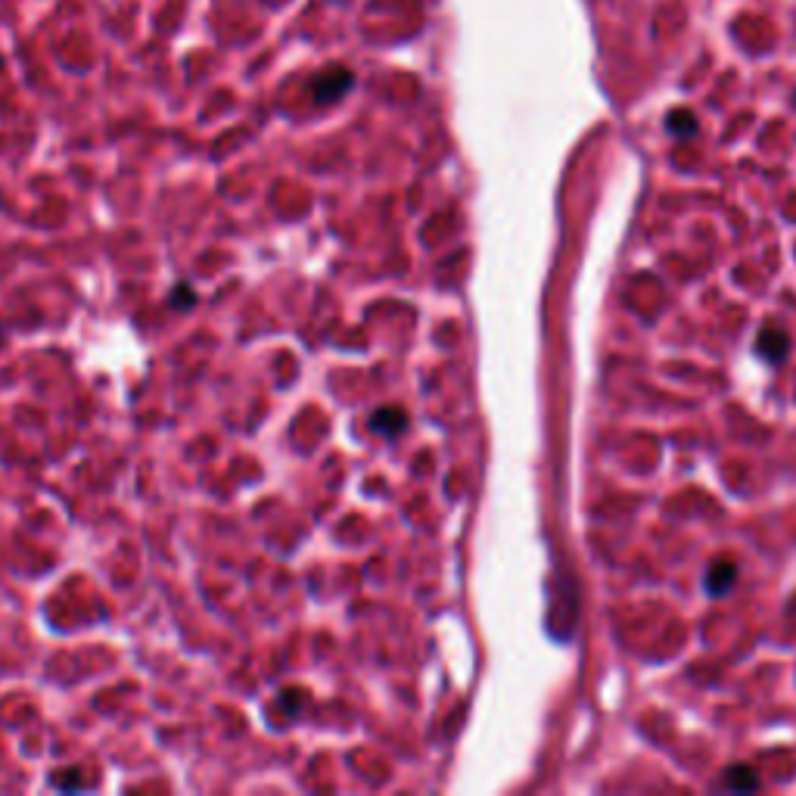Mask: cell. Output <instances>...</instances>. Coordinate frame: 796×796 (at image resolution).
Returning a JSON list of instances; mask_svg holds the SVG:
<instances>
[{
	"label": "cell",
	"mask_w": 796,
	"mask_h": 796,
	"mask_svg": "<svg viewBox=\"0 0 796 796\" xmlns=\"http://www.w3.org/2000/svg\"><path fill=\"white\" fill-rule=\"evenodd\" d=\"M352 88H355V75L346 66H327L311 81V97H315L318 106H330L336 100H343Z\"/></svg>",
	"instance_id": "obj_1"
},
{
	"label": "cell",
	"mask_w": 796,
	"mask_h": 796,
	"mask_svg": "<svg viewBox=\"0 0 796 796\" xmlns=\"http://www.w3.org/2000/svg\"><path fill=\"white\" fill-rule=\"evenodd\" d=\"M737 582V563L728 557H719L716 563H709L706 579H703V591L709 597H725Z\"/></svg>",
	"instance_id": "obj_2"
},
{
	"label": "cell",
	"mask_w": 796,
	"mask_h": 796,
	"mask_svg": "<svg viewBox=\"0 0 796 796\" xmlns=\"http://www.w3.org/2000/svg\"><path fill=\"white\" fill-rule=\"evenodd\" d=\"M756 352H759V358H765L769 364H781L790 355V336L784 330H778V327H765L756 336Z\"/></svg>",
	"instance_id": "obj_3"
},
{
	"label": "cell",
	"mask_w": 796,
	"mask_h": 796,
	"mask_svg": "<svg viewBox=\"0 0 796 796\" xmlns=\"http://www.w3.org/2000/svg\"><path fill=\"white\" fill-rule=\"evenodd\" d=\"M367 426H371V433L377 436H386V439H395V436H402L405 433V426H408V417L402 408H380L371 414V420H367Z\"/></svg>",
	"instance_id": "obj_4"
},
{
	"label": "cell",
	"mask_w": 796,
	"mask_h": 796,
	"mask_svg": "<svg viewBox=\"0 0 796 796\" xmlns=\"http://www.w3.org/2000/svg\"><path fill=\"white\" fill-rule=\"evenodd\" d=\"M722 787L734 790V793H750L759 787V778L750 765H731V769H725V775H722Z\"/></svg>",
	"instance_id": "obj_5"
},
{
	"label": "cell",
	"mask_w": 796,
	"mask_h": 796,
	"mask_svg": "<svg viewBox=\"0 0 796 796\" xmlns=\"http://www.w3.org/2000/svg\"><path fill=\"white\" fill-rule=\"evenodd\" d=\"M697 128H700V125H697V116H694L691 109H672L669 116H666V131H669L672 137H681V140H685V137H694Z\"/></svg>",
	"instance_id": "obj_6"
},
{
	"label": "cell",
	"mask_w": 796,
	"mask_h": 796,
	"mask_svg": "<svg viewBox=\"0 0 796 796\" xmlns=\"http://www.w3.org/2000/svg\"><path fill=\"white\" fill-rule=\"evenodd\" d=\"M50 787L53 790H84V778H81V769H60L53 778H50Z\"/></svg>",
	"instance_id": "obj_7"
},
{
	"label": "cell",
	"mask_w": 796,
	"mask_h": 796,
	"mask_svg": "<svg viewBox=\"0 0 796 796\" xmlns=\"http://www.w3.org/2000/svg\"><path fill=\"white\" fill-rule=\"evenodd\" d=\"M172 308H178V311H190L193 305H196V293H193V287L190 283H178V287L172 290Z\"/></svg>",
	"instance_id": "obj_8"
},
{
	"label": "cell",
	"mask_w": 796,
	"mask_h": 796,
	"mask_svg": "<svg viewBox=\"0 0 796 796\" xmlns=\"http://www.w3.org/2000/svg\"><path fill=\"white\" fill-rule=\"evenodd\" d=\"M299 697H302V694H299V691H293V688H290V691H280V706L287 709L290 716H299V706H302V700H299Z\"/></svg>",
	"instance_id": "obj_9"
},
{
	"label": "cell",
	"mask_w": 796,
	"mask_h": 796,
	"mask_svg": "<svg viewBox=\"0 0 796 796\" xmlns=\"http://www.w3.org/2000/svg\"><path fill=\"white\" fill-rule=\"evenodd\" d=\"M0 339H4V330H0Z\"/></svg>",
	"instance_id": "obj_10"
},
{
	"label": "cell",
	"mask_w": 796,
	"mask_h": 796,
	"mask_svg": "<svg viewBox=\"0 0 796 796\" xmlns=\"http://www.w3.org/2000/svg\"><path fill=\"white\" fill-rule=\"evenodd\" d=\"M0 66H4V60H0Z\"/></svg>",
	"instance_id": "obj_11"
}]
</instances>
